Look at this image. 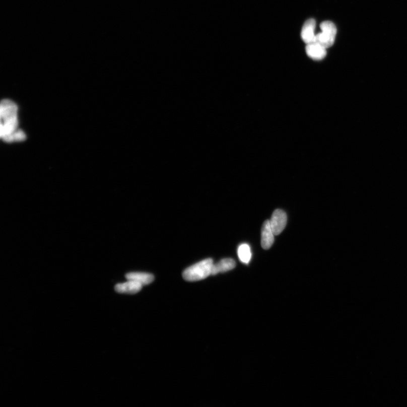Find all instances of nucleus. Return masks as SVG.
<instances>
[{"mask_svg": "<svg viewBox=\"0 0 407 407\" xmlns=\"http://www.w3.org/2000/svg\"><path fill=\"white\" fill-rule=\"evenodd\" d=\"M127 280L136 281L143 286L149 285L154 281V276L147 273L132 272L126 275Z\"/></svg>", "mask_w": 407, "mask_h": 407, "instance_id": "10", "label": "nucleus"}, {"mask_svg": "<svg viewBox=\"0 0 407 407\" xmlns=\"http://www.w3.org/2000/svg\"><path fill=\"white\" fill-rule=\"evenodd\" d=\"M238 254L240 260L247 264L250 261L252 257L250 247L246 243L240 245L238 249Z\"/></svg>", "mask_w": 407, "mask_h": 407, "instance_id": "11", "label": "nucleus"}, {"mask_svg": "<svg viewBox=\"0 0 407 407\" xmlns=\"http://www.w3.org/2000/svg\"><path fill=\"white\" fill-rule=\"evenodd\" d=\"M274 235L269 221H265L261 229V244L263 249H269L272 246L275 241Z\"/></svg>", "mask_w": 407, "mask_h": 407, "instance_id": "6", "label": "nucleus"}, {"mask_svg": "<svg viewBox=\"0 0 407 407\" xmlns=\"http://www.w3.org/2000/svg\"><path fill=\"white\" fill-rule=\"evenodd\" d=\"M305 50L310 58L315 60L322 59L326 55V49L316 42L307 44Z\"/></svg>", "mask_w": 407, "mask_h": 407, "instance_id": "8", "label": "nucleus"}, {"mask_svg": "<svg viewBox=\"0 0 407 407\" xmlns=\"http://www.w3.org/2000/svg\"><path fill=\"white\" fill-rule=\"evenodd\" d=\"M320 28L322 32L316 35L315 42L325 48H329L334 44L336 34V27L330 21L321 23Z\"/></svg>", "mask_w": 407, "mask_h": 407, "instance_id": "3", "label": "nucleus"}, {"mask_svg": "<svg viewBox=\"0 0 407 407\" xmlns=\"http://www.w3.org/2000/svg\"><path fill=\"white\" fill-rule=\"evenodd\" d=\"M18 106L11 100H3L0 105V137L2 140L18 129Z\"/></svg>", "mask_w": 407, "mask_h": 407, "instance_id": "1", "label": "nucleus"}, {"mask_svg": "<svg viewBox=\"0 0 407 407\" xmlns=\"http://www.w3.org/2000/svg\"><path fill=\"white\" fill-rule=\"evenodd\" d=\"M316 28V21L314 19H309L304 23L301 32V36L304 43L307 44L315 42L316 35L314 30Z\"/></svg>", "mask_w": 407, "mask_h": 407, "instance_id": "5", "label": "nucleus"}, {"mask_svg": "<svg viewBox=\"0 0 407 407\" xmlns=\"http://www.w3.org/2000/svg\"><path fill=\"white\" fill-rule=\"evenodd\" d=\"M26 134L24 131L20 129H18L16 132L11 134L6 138H4V141L7 143H13L16 142H22L26 140Z\"/></svg>", "mask_w": 407, "mask_h": 407, "instance_id": "12", "label": "nucleus"}, {"mask_svg": "<svg viewBox=\"0 0 407 407\" xmlns=\"http://www.w3.org/2000/svg\"><path fill=\"white\" fill-rule=\"evenodd\" d=\"M287 221V215L284 211L277 210L274 212L269 222L273 232L275 235H279L284 231Z\"/></svg>", "mask_w": 407, "mask_h": 407, "instance_id": "4", "label": "nucleus"}, {"mask_svg": "<svg viewBox=\"0 0 407 407\" xmlns=\"http://www.w3.org/2000/svg\"><path fill=\"white\" fill-rule=\"evenodd\" d=\"M236 266V262L233 258H224L218 262L214 263L212 266V275L215 276L221 273L232 270Z\"/></svg>", "mask_w": 407, "mask_h": 407, "instance_id": "9", "label": "nucleus"}, {"mask_svg": "<svg viewBox=\"0 0 407 407\" xmlns=\"http://www.w3.org/2000/svg\"><path fill=\"white\" fill-rule=\"evenodd\" d=\"M214 261L212 258H207L187 268L183 272V278L189 282H195L206 279L212 275Z\"/></svg>", "mask_w": 407, "mask_h": 407, "instance_id": "2", "label": "nucleus"}, {"mask_svg": "<svg viewBox=\"0 0 407 407\" xmlns=\"http://www.w3.org/2000/svg\"><path fill=\"white\" fill-rule=\"evenodd\" d=\"M143 286L136 281L128 280L124 283L116 285L115 290L119 293L135 294L141 291Z\"/></svg>", "mask_w": 407, "mask_h": 407, "instance_id": "7", "label": "nucleus"}]
</instances>
